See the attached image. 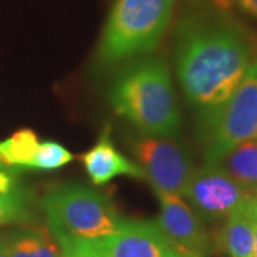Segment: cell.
I'll list each match as a JSON object with an SVG mask.
<instances>
[{
  "mask_svg": "<svg viewBox=\"0 0 257 257\" xmlns=\"http://www.w3.org/2000/svg\"><path fill=\"white\" fill-rule=\"evenodd\" d=\"M82 163L93 184H106L117 176H132L145 180L142 169L135 162L123 156L111 143L109 130L99 139L97 145L82 156Z\"/></svg>",
  "mask_w": 257,
  "mask_h": 257,
  "instance_id": "obj_10",
  "label": "cell"
},
{
  "mask_svg": "<svg viewBox=\"0 0 257 257\" xmlns=\"http://www.w3.org/2000/svg\"><path fill=\"white\" fill-rule=\"evenodd\" d=\"M103 257H182L157 221H121L110 236L94 240Z\"/></svg>",
  "mask_w": 257,
  "mask_h": 257,
  "instance_id": "obj_8",
  "label": "cell"
},
{
  "mask_svg": "<svg viewBox=\"0 0 257 257\" xmlns=\"http://www.w3.org/2000/svg\"><path fill=\"white\" fill-rule=\"evenodd\" d=\"M62 248V257H103L94 240H77L55 236Z\"/></svg>",
  "mask_w": 257,
  "mask_h": 257,
  "instance_id": "obj_17",
  "label": "cell"
},
{
  "mask_svg": "<svg viewBox=\"0 0 257 257\" xmlns=\"http://www.w3.org/2000/svg\"><path fill=\"white\" fill-rule=\"evenodd\" d=\"M73 160V155L57 142H43L37 147V152L28 169L50 172L60 169Z\"/></svg>",
  "mask_w": 257,
  "mask_h": 257,
  "instance_id": "obj_16",
  "label": "cell"
},
{
  "mask_svg": "<svg viewBox=\"0 0 257 257\" xmlns=\"http://www.w3.org/2000/svg\"><path fill=\"white\" fill-rule=\"evenodd\" d=\"M256 139H257V138H256Z\"/></svg>",
  "mask_w": 257,
  "mask_h": 257,
  "instance_id": "obj_24",
  "label": "cell"
},
{
  "mask_svg": "<svg viewBox=\"0 0 257 257\" xmlns=\"http://www.w3.org/2000/svg\"><path fill=\"white\" fill-rule=\"evenodd\" d=\"M173 5L175 0H116L101 36V63H119L153 50L170 22Z\"/></svg>",
  "mask_w": 257,
  "mask_h": 257,
  "instance_id": "obj_3",
  "label": "cell"
},
{
  "mask_svg": "<svg viewBox=\"0 0 257 257\" xmlns=\"http://www.w3.org/2000/svg\"><path fill=\"white\" fill-rule=\"evenodd\" d=\"M39 145L37 135L33 130H18L5 142H0V166L28 169Z\"/></svg>",
  "mask_w": 257,
  "mask_h": 257,
  "instance_id": "obj_14",
  "label": "cell"
},
{
  "mask_svg": "<svg viewBox=\"0 0 257 257\" xmlns=\"http://www.w3.org/2000/svg\"><path fill=\"white\" fill-rule=\"evenodd\" d=\"M203 113L206 163L214 165L231 149L257 138V62L221 104Z\"/></svg>",
  "mask_w": 257,
  "mask_h": 257,
  "instance_id": "obj_5",
  "label": "cell"
},
{
  "mask_svg": "<svg viewBox=\"0 0 257 257\" xmlns=\"http://www.w3.org/2000/svg\"><path fill=\"white\" fill-rule=\"evenodd\" d=\"M32 196L29 190L15 186L9 192L0 193V226L20 223L30 219Z\"/></svg>",
  "mask_w": 257,
  "mask_h": 257,
  "instance_id": "obj_15",
  "label": "cell"
},
{
  "mask_svg": "<svg viewBox=\"0 0 257 257\" xmlns=\"http://www.w3.org/2000/svg\"><path fill=\"white\" fill-rule=\"evenodd\" d=\"M9 257H62V248L47 227H28L3 236Z\"/></svg>",
  "mask_w": 257,
  "mask_h": 257,
  "instance_id": "obj_11",
  "label": "cell"
},
{
  "mask_svg": "<svg viewBox=\"0 0 257 257\" xmlns=\"http://www.w3.org/2000/svg\"><path fill=\"white\" fill-rule=\"evenodd\" d=\"M221 6H237L240 10L246 12L247 15L257 19V0H217Z\"/></svg>",
  "mask_w": 257,
  "mask_h": 257,
  "instance_id": "obj_19",
  "label": "cell"
},
{
  "mask_svg": "<svg viewBox=\"0 0 257 257\" xmlns=\"http://www.w3.org/2000/svg\"><path fill=\"white\" fill-rule=\"evenodd\" d=\"M160 203L159 226L182 254L202 256L209 247V237L196 211L182 196L156 192Z\"/></svg>",
  "mask_w": 257,
  "mask_h": 257,
  "instance_id": "obj_9",
  "label": "cell"
},
{
  "mask_svg": "<svg viewBox=\"0 0 257 257\" xmlns=\"http://www.w3.org/2000/svg\"><path fill=\"white\" fill-rule=\"evenodd\" d=\"M109 99L114 111L142 135L173 138L180 128L172 77L160 60L149 59L127 67L113 83Z\"/></svg>",
  "mask_w": 257,
  "mask_h": 257,
  "instance_id": "obj_2",
  "label": "cell"
},
{
  "mask_svg": "<svg viewBox=\"0 0 257 257\" xmlns=\"http://www.w3.org/2000/svg\"><path fill=\"white\" fill-rule=\"evenodd\" d=\"M42 207L53 236L100 240L119 229L121 219L103 193L82 184H66L47 193Z\"/></svg>",
  "mask_w": 257,
  "mask_h": 257,
  "instance_id": "obj_4",
  "label": "cell"
},
{
  "mask_svg": "<svg viewBox=\"0 0 257 257\" xmlns=\"http://www.w3.org/2000/svg\"><path fill=\"white\" fill-rule=\"evenodd\" d=\"M251 194H254V196L257 197V186H256V187H253V189H251Z\"/></svg>",
  "mask_w": 257,
  "mask_h": 257,
  "instance_id": "obj_22",
  "label": "cell"
},
{
  "mask_svg": "<svg viewBox=\"0 0 257 257\" xmlns=\"http://www.w3.org/2000/svg\"><path fill=\"white\" fill-rule=\"evenodd\" d=\"M244 213L253 221V230H254V250H253V257H257V197L254 194H250L247 202L241 207Z\"/></svg>",
  "mask_w": 257,
  "mask_h": 257,
  "instance_id": "obj_18",
  "label": "cell"
},
{
  "mask_svg": "<svg viewBox=\"0 0 257 257\" xmlns=\"http://www.w3.org/2000/svg\"><path fill=\"white\" fill-rule=\"evenodd\" d=\"M176 39L177 76L186 97L202 111L227 100L250 66L243 33L223 19L187 16Z\"/></svg>",
  "mask_w": 257,
  "mask_h": 257,
  "instance_id": "obj_1",
  "label": "cell"
},
{
  "mask_svg": "<svg viewBox=\"0 0 257 257\" xmlns=\"http://www.w3.org/2000/svg\"><path fill=\"white\" fill-rule=\"evenodd\" d=\"M219 246L230 257H253L254 230L253 221L243 209L233 213L219 233Z\"/></svg>",
  "mask_w": 257,
  "mask_h": 257,
  "instance_id": "obj_12",
  "label": "cell"
},
{
  "mask_svg": "<svg viewBox=\"0 0 257 257\" xmlns=\"http://www.w3.org/2000/svg\"><path fill=\"white\" fill-rule=\"evenodd\" d=\"M0 257H9V253H8V248H6V244H5L3 236H0Z\"/></svg>",
  "mask_w": 257,
  "mask_h": 257,
  "instance_id": "obj_21",
  "label": "cell"
},
{
  "mask_svg": "<svg viewBox=\"0 0 257 257\" xmlns=\"http://www.w3.org/2000/svg\"><path fill=\"white\" fill-rule=\"evenodd\" d=\"M214 165L221 166L233 180L251 193L257 186V139L231 149Z\"/></svg>",
  "mask_w": 257,
  "mask_h": 257,
  "instance_id": "obj_13",
  "label": "cell"
},
{
  "mask_svg": "<svg viewBox=\"0 0 257 257\" xmlns=\"http://www.w3.org/2000/svg\"><path fill=\"white\" fill-rule=\"evenodd\" d=\"M251 193L219 165H206L193 170L183 196L192 209L206 219H227L239 211Z\"/></svg>",
  "mask_w": 257,
  "mask_h": 257,
  "instance_id": "obj_7",
  "label": "cell"
},
{
  "mask_svg": "<svg viewBox=\"0 0 257 257\" xmlns=\"http://www.w3.org/2000/svg\"><path fill=\"white\" fill-rule=\"evenodd\" d=\"M15 186H18V184L15 182L13 176L10 175V173H8L6 170L0 169V193L9 192V190H12Z\"/></svg>",
  "mask_w": 257,
  "mask_h": 257,
  "instance_id": "obj_20",
  "label": "cell"
},
{
  "mask_svg": "<svg viewBox=\"0 0 257 257\" xmlns=\"http://www.w3.org/2000/svg\"><path fill=\"white\" fill-rule=\"evenodd\" d=\"M135 163L142 169L145 180L155 192L183 196L193 173L192 159L170 138L133 135L127 140Z\"/></svg>",
  "mask_w": 257,
  "mask_h": 257,
  "instance_id": "obj_6",
  "label": "cell"
},
{
  "mask_svg": "<svg viewBox=\"0 0 257 257\" xmlns=\"http://www.w3.org/2000/svg\"><path fill=\"white\" fill-rule=\"evenodd\" d=\"M182 257H202V256H194V254H183Z\"/></svg>",
  "mask_w": 257,
  "mask_h": 257,
  "instance_id": "obj_23",
  "label": "cell"
}]
</instances>
